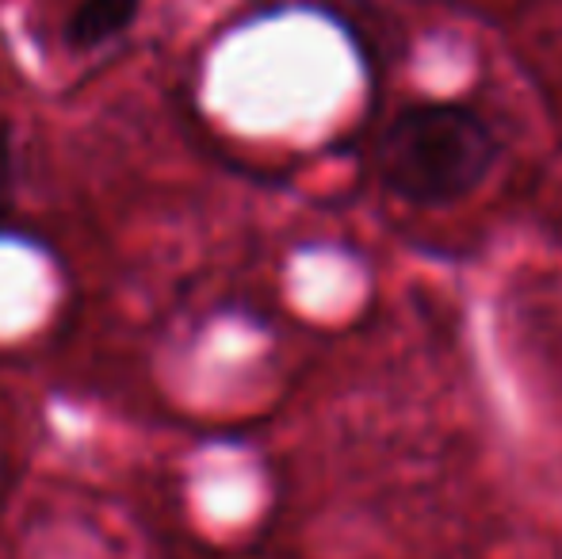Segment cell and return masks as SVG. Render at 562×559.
Returning <instances> with one entry per match:
<instances>
[{"mask_svg":"<svg viewBox=\"0 0 562 559\" xmlns=\"http://www.w3.org/2000/svg\"><path fill=\"white\" fill-rule=\"evenodd\" d=\"M497 161V138L463 104H414L379 142V177L398 200L448 208L471 195Z\"/></svg>","mask_w":562,"mask_h":559,"instance_id":"1","label":"cell"},{"mask_svg":"<svg viewBox=\"0 0 562 559\" xmlns=\"http://www.w3.org/2000/svg\"><path fill=\"white\" fill-rule=\"evenodd\" d=\"M12 192H15V157H12V138L8 127H0V223L12 211Z\"/></svg>","mask_w":562,"mask_h":559,"instance_id":"3","label":"cell"},{"mask_svg":"<svg viewBox=\"0 0 562 559\" xmlns=\"http://www.w3.org/2000/svg\"><path fill=\"white\" fill-rule=\"evenodd\" d=\"M142 0H77L66 20V38L77 51H97L123 35L138 15Z\"/></svg>","mask_w":562,"mask_h":559,"instance_id":"2","label":"cell"}]
</instances>
